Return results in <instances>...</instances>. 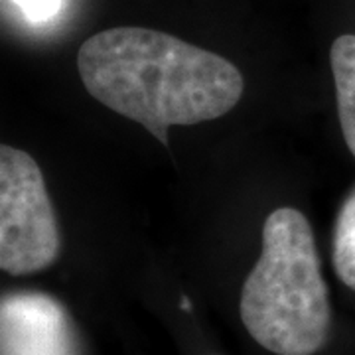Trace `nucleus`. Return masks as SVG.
<instances>
[{
  "mask_svg": "<svg viewBox=\"0 0 355 355\" xmlns=\"http://www.w3.org/2000/svg\"><path fill=\"white\" fill-rule=\"evenodd\" d=\"M91 97L168 144V128L229 113L243 95L241 71L225 58L139 26L109 28L77 51Z\"/></svg>",
  "mask_w": 355,
  "mask_h": 355,
  "instance_id": "nucleus-1",
  "label": "nucleus"
},
{
  "mask_svg": "<svg viewBox=\"0 0 355 355\" xmlns=\"http://www.w3.org/2000/svg\"><path fill=\"white\" fill-rule=\"evenodd\" d=\"M241 320L254 342L275 355H314L331 322L312 227L298 209L280 207L263 225V251L245 279Z\"/></svg>",
  "mask_w": 355,
  "mask_h": 355,
  "instance_id": "nucleus-2",
  "label": "nucleus"
},
{
  "mask_svg": "<svg viewBox=\"0 0 355 355\" xmlns=\"http://www.w3.org/2000/svg\"><path fill=\"white\" fill-rule=\"evenodd\" d=\"M60 229L36 160L0 148V266L22 277L44 270L60 254Z\"/></svg>",
  "mask_w": 355,
  "mask_h": 355,
  "instance_id": "nucleus-3",
  "label": "nucleus"
},
{
  "mask_svg": "<svg viewBox=\"0 0 355 355\" xmlns=\"http://www.w3.org/2000/svg\"><path fill=\"white\" fill-rule=\"evenodd\" d=\"M0 355H79L73 324L64 306L42 292L4 296Z\"/></svg>",
  "mask_w": 355,
  "mask_h": 355,
  "instance_id": "nucleus-4",
  "label": "nucleus"
},
{
  "mask_svg": "<svg viewBox=\"0 0 355 355\" xmlns=\"http://www.w3.org/2000/svg\"><path fill=\"white\" fill-rule=\"evenodd\" d=\"M330 64L336 97H338V114L340 127L349 153L355 156V36L343 34L331 44Z\"/></svg>",
  "mask_w": 355,
  "mask_h": 355,
  "instance_id": "nucleus-5",
  "label": "nucleus"
},
{
  "mask_svg": "<svg viewBox=\"0 0 355 355\" xmlns=\"http://www.w3.org/2000/svg\"><path fill=\"white\" fill-rule=\"evenodd\" d=\"M331 263L338 279L355 292V186L345 196L336 219Z\"/></svg>",
  "mask_w": 355,
  "mask_h": 355,
  "instance_id": "nucleus-6",
  "label": "nucleus"
},
{
  "mask_svg": "<svg viewBox=\"0 0 355 355\" xmlns=\"http://www.w3.org/2000/svg\"><path fill=\"white\" fill-rule=\"evenodd\" d=\"M12 2L32 24L48 22L62 8V0H12Z\"/></svg>",
  "mask_w": 355,
  "mask_h": 355,
  "instance_id": "nucleus-7",
  "label": "nucleus"
}]
</instances>
